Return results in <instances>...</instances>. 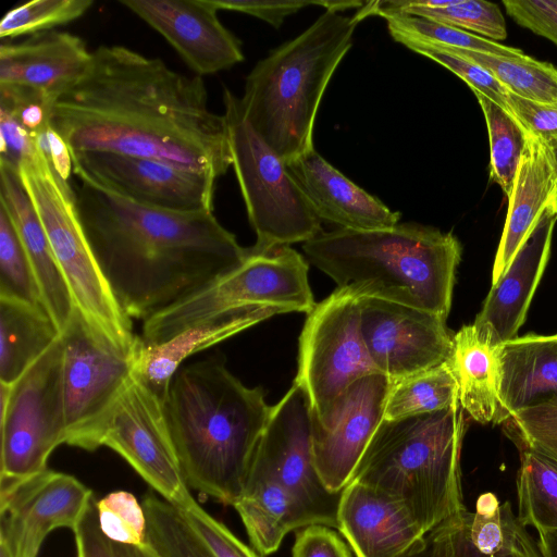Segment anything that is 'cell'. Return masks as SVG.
Returning a JSON list of instances; mask_svg holds the SVG:
<instances>
[{
  "label": "cell",
  "instance_id": "obj_1",
  "mask_svg": "<svg viewBox=\"0 0 557 557\" xmlns=\"http://www.w3.org/2000/svg\"><path fill=\"white\" fill-rule=\"evenodd\" d=\"M51 125L71 152L156 159L213 180L232 166L224 115L201 76L124 46L92 51L85 74L54 101Z\"/></svg>",
  "mask_w": 557,
  "mask_h": 557
},
{
  "label": "cell",
  "instance_id": "obj_2",
  "mask_svg": "<svg viewBox=\"0 0 557 557\" xmlns=\"http://www.w3.org/2000/svg\"><path fill=\"white\" fill-rule=\"evenodd\" d=\"M79 219L120 307L146 321L238 268L248 255L213 211L139 205L87 181Z\"/></svg>",
  "mask_w": 557,
  "mask_h": 557
},
{
  "label": "cell",
  "instance_id": "obj_3",
  "mask_svg": "<svg viewBox=\"0 0 557 557\" xmlns=\"http://www.w3.org/2000/svg\"><path fill=\"white\" fill-rule=\"evenodd\" d=\"M163 405L188 487L233 506L272 409L263 389L247 387L212 356L182 366Z\"/></svg>",
  "mask_w": 557,
  "mask_h": 557
},
{
  "label": "cell",
  "instance_id": "obj_4",
  "mask_svg": "<svg viewBox=\"0 0 557 557\" xmlns=\"http://www.w3.org/2000/svg\"><path fill=\"white\" fill-rule=\"evenodd\" d=\"M302 248L337 287L444 320L449 314L462 251L451 232L412 222L369 231L336 228L322 231Z\"/></svg>",
  "mask_w": 557,
  "mask_h": 557
},
{
  "label": "cell",
  "instance_id": "obj_5",
  "mask_svg": "<svg viewBox=\"0 0 557 557\" xmlns=\"http://www.w3.org/2000/svg\"><path fill=\"white\" fill-rule=\"evenodd\" d=\"M361 18L325 10L306 30L260 60L240 98L252 128L285 163L313 149L326 86L352 45Z\"/></svg>",
  "mask_w": 557,
  "mask_h": 557
},
{
  "label": "cell",
  "instance_id": "obj_6",
  "mask_svg": "<svg viewBox=\"0 0 557 557\" xmlns=\"http://www.w3.org/2000/svg\"><path fill=\"white\" fill-rule=\"evenodd\" d=\"M460 405L383 420L351 480L406 503L425 534L466 510L461 447L466 431Z\"/></svg>",
  "mask_w": 557,
  "mask_h": 557
},
{
  "label": "cell",
  "instance_id": "obj_7",
  "mask_svg": "<svg viewBox=\"0 0 557 557\" xmlns=\"http://www.w3.org/2000/svg\"><path fill=\"white\" fill-rule=\"evenodd\" d=\"M17 173L46 231L74 305L121 348L133 351L138 336L120 307L87 239L72 185L63 182L37 151Z\"/></svg>",
  "mask_w": 557,
  "mask_h": 557
},
{
  "label": "cell",
  "instance_id": "obj_8",
  "mask_svg": "<svg viewBox=\"0 0 557 557\" xmlns=\"http://www.w3.org/2000/svg\"><path fill=\"white\" fill-rule=\"evenodd\" d=\"M306 259L289 246L248 248L245 261L194 295L143 324L147 344L163 343L185 329L224 313L258 310L270 317L310 312L315 306Z\"/></svg>",
  "mask_w": 557,
  "mask_h": 557
},
{
  "label": "cell",
  "instance_id": "obj_9",
  "mask_svg": "<svg viewBox=\"0 0 557 557\" xmlns=\"http://www.w3.org/2000/svg\"><path fill=\"white\" fill-rule=\"evenodd\" d=\"M223 102L232 166L257 236L250 248L265 251L313 238L322 232L321 220L286 163L252 128L240 98L226 87Z\"/></svg>",
  "mask_w": 557,
  "mask_h": 557
},
{
  "label": "cell",
  "instance_id": "obj_10",
  "mask_svg": "<svg viewBox=\"0 0 557 557\" xmlns=\"http://www.w3.org/2000/svg\"><path fill=\"white\" fill-rule=\"evenodd\" d=\"M0 490H5L48 469L51 453L66 444L61 338L13 384L0 383Z\"/></svg>",
  "mask_w": 557,
  "mask_h": 557
},
{
  "label": "cell",
  "instance_id": "obj_11",
  "mask_svg": "<svg viewBox=\"0 0 557 557\" xmlns=\"http://www.w3.org/2000/svg\"><path fill=\"white\" fill-rule=\"evenodd\" d=\"M60 338L66 444L94 451L102 446L109 416L134 373V350L117 346L76 307Z\"/></svg>",
  "mask_w": 557,
  "mask_h": 557
},
{
  "label": "cell",
  "instance_id": "obj_12",
  "mask_svg": "<svg viewBox=\"0 0 557 557\" xmlns=\"http://www.w3.org/2000/svg\"><path fill=\"white\" fill-rule=\"evenodd\" d=\"M360 298L349 288L336 287L308 312L299 336L294 382L307 392L318 418L355 381L380 373L361 335Z\"/></svg>",
  "mask_w": 557,
  "mask_h": 557
},
{
  "label": "cell",
  "instance_id": "obj_13",
  "mask_svg": "<svg viewBox=\"0 0 557 557\" xmlns=\"http://www.w3.org/2000/svg\"><path fill=\"white\" fill-rule=\"evenodd\" d=\"M247 478L278 483L304 508L312 524L337 529L342 492H330L318 474L312 451V407L298 383L294 382L272 406Z\"/></svg>",
  "mask_w": 557,
  "mask_h": 557
},
{
  "label": "cell",
  "instance_id": "obj_14",
  "mask_svg": "<svg viewBox=\"0 0 557 557\" xmlns=\"http://www.w3.org/2000/svg\"><path fill=\"white\" fill-rule=\"evenodd\" d=\"M101 445L119 454L177 509L196 502L172 443L163 399L135 373L109 416Z\"/></svg>",
  "mask_w": 557,
  "mask_h": 557
},
{
  "label": "cell",
  "instance_id": "obj_15",
  "mask_svg": "<svg viewBox=\"0 0 557 557\" xmlns=\"http://www.w3.org/2000/svg\"><path fill=\"white\" fill-rule=\"evenodd\" d=\"M73 173L133 202L171 211H213L215 180L156 159L71 152Z\"/></svg>",
  "mask_w": 557,
  "mask_h": 557
},
{
  "label": "cell",
  "instance_id": "obj_16",
  "mask_svg": "<svg viewBox=\"0 0 557 557\" xmlns=\"http://www.w3.org/2000/svg\"><path fill=\"white\" fill-rule=\"evenodd\" d=\"M360 329L367 351L391 381L448 360L453 336L432 312L377 298H360Z\"/></svg>",
  "mask_w": 557,
  "mask_h": 557
},
{
  "label": "cell",
  "instance_id": "obj_17",
  "mask_svg": "<svg viewBox=\"0 0 557 557\" xmlns=\"http://www.w3.org/2000/svg\"><path fill=\"white\" fill-rule=\"evenodd\" d=\"M391 380L382 373L362 376L350 384L326 413L312 414L314 466L324 486L343 492L372 436L384 420Z\"/></svg>",
  "mask_w": 557,
  "mask_h": 557
},
{
  "label": "cell",
  "instance_id": "obj_18",
  "mask_svg": "<svg viewBox=\"0 0 557 557\" xmlns=\"http://www.w3.org/2000/svg\"><path fill=\"white\" fill-rule=\"evenodd\" d=\"M92 498L78 479L50 469L0 490V543L13 557H37L50 532L75 530Z\"/></svg>",
  "mask_w": 557,
  "mask_h": 557
},
{
  "label": "cell",
  "instance_id": "obj_19",
  "mask_svg": "<svg viewBox=\"0 0 557 557\" xmlns=\"http://www.w3.org/2000/svg\"><path fill=\"white\" fill-rule=\"evenodd\" d=\"M157 30L198 76L244 60L240 41L219 20L211 0H122Z\"/></svg>",
  "mask_w": 557,
  "mask_h": 557
},
{
  "label": "cell",
  "instance_id": "obj_20",
  "mask_svg": "<svg viewBox=\"0 0 557 557\" xmlns=\"http://www.w3.org/2000/svg\"><path fill=\"white\" fill-rule=\"evenodd\" d=\"M425 539L426 557H544L510 503L493 493L480 495L473 512L453 516Z\"/></svg>",
  "mask_w": 557,
  "mask_h": 557
},
{
  "label": "cell",
  "instance_id": "obj_21",
  "mask_svg": "<svg viewBox=\"0 0 557 557\" xmlns=\"http://www.w3.org/2000/svg\"><path fill=\"white\" fill-rule=\"evenodd\" d=\"M92 52L69 32L50 30L0 47V87L38 96L50 103L87 71Z\"/></svg>",
  "mask_w": 557,
  "mask_h": 557
},
{
  "label": "cell",
  "instance_id": "obj_22",
  "mask_svg": "<svg viewBox=\"0 0 557 557\" xmlns=\"http://www.w3.org/2000/svg\"><path fill=\"white\" fill-rule=\"evenodd\" d=\"M337 530L356 557H403L426 536L406 503L355 480L342 492Z\"/></svg>",
  "mask_w": 557,
  "mask_h": 557
},
{
  "label": "cell",
  "instance_id": "obj_23",
  "mask_svg": "<svg viewBox=\"0 0 557 557\" xmlns=\"http://www.w3.org/2000/svg\"><path fill=\"white\" fill-rule=\"evenodd\" d=\"M556 221L548 208L505 273L492 284L473 322L496 346L518 337L549 258Z\"/></svg>",
  "mask_w": 557,
  "mask_h": 557
},
{
  "label": "cell",
  "instance_id": "obj_24",
  "mask_svg": "<svg viewBox=\"0 0 557 557\" xmlns=\"http://www.w3.org/2000/svg\"><path fill=\"white\" fill-rule=\"evenodd\" d=\"M286 168L321 221L355 231L388 228L399 222V212L348 180L314 148Z\"/></svg>",
  "mask_w": 557,
  "mask_h": 557
},
{
  "label": "cell",
  "instance_id": "obj_25",
  "mask_svg": "<svg viewBox=\"0 0 557 557\" xmlns=\"http://www.w3.org/2000/svg\"><path fill=\"white\" fill-rule=\"evenodd\" d=\"M499 391L493 424L557 397V338L528 334L499 346Z\"/></svg>",
  "mask_w": 557,
  "mask_h": 557
},
{
  "label": "cell",
  "instance_id": "obj_26",
  "mask_svg": "<svg viewBox=\"0 0 557 557\" xmlns=\"http://www.w3.org/2000/svg\"><path fill=\"white\" fill-rule=\"evenodd\" d=\"M0 206L9 214L25 248L42 304L62 332L75 307L71 292L17 171L4 163H0Z\"/></svg>",
  "mask_w": 557,
  "mask_h": 557
},
{
  "label": "cell",
  "instance_id": "obj_27",
  "mask_svg": "<svg viewBox=\"0 0 557 557\" xmlns=\"http://www.w3.org/2000/svg\"><path fill=\"white\" fill-rule=\"evenodd\" d=\"M269 318L262 311L242 310L196 323L160 344H147L138 336L134 373L164 399L173 375L185 359Z\"/></svg>",
  "mask_w": 557,
  "mask_h": 557
},
{
  "label": "cell",
  "instance_id": "obj_28",
  "mask_svg": "<svg viewBox=\"0 0 557 557\" xmlns=\"http://www.w3.org/2000/svg\"><path fill=\"white\" fill-rule=\"evenodd\" d=\"M553 190V172L546 149L543 143L529 132L527 146L508 197V211L495 256L492 284L505 273L542 215L550 209Z\"/></svg>",
  "mask_w": 557,
  "mask_h": 557
},
{
  "label": "cell",
  "instance_id": "obj_29",
  "mask_svg": "<svg viewBox=\"0 0 557 557\" xmlns=\"http://www.w3.org/2000/svg\"><path fill=\"white\" fill-rule=\"evenodd\" d=\"M498 349L473 323L453 336L448 363L457 382L459 405L481 424L495 419L500 379Z\"/></svg>",
  "mask_w": 557,
  "mask_h": 557
},
{
  "label": "cell",
  "instance_id": "obj_30",
  "mask_svg": "<svg viewBox=\"0 0 557 557\" xmlns=\"http://www.w3.org/2000/svg\"><path fill=\"white\" fill-rule=\"evenodd\" d=\"M60 335L44 305L0 296V383L13 384Z\"/></svg>",
  "mask_w": 557,
  "mask_h": 557
},
{
  "label": "cell",
  "instance_id": "obj_31",
  "mask_svg": "<svg viewBox=\"0 0 557 557\" xmlns=\"http://www.w3.org/2000/svg\"><path fill=\"white\" fill-rule=\"evenodd\" d=\"M233 507L243 521L252 548L261 556L276 552L288 532L312 524L293 495L269 480L247 478Z\"/></svg>",
  "mask_w": 557,
  "mask_h": 557
},
{
  "label": "cell",
  "instance_id": "obj_32",
  "mask_svg": "<svg viewBox=\"0 0 557 557\" xmlns=\"http://www.w3.org/2000/svg\"><path fill=\"white\" fill-rule=\"evenodd\" d=\"M362 17L395 12L432 20L491 40L507 37L505 17L496 3L483 0L370 1L360 9Z\"/></svg>",
  "mask_w": 557,
  "mask_h": 557
},
{
  "label": "cell",
  "instance_id": "obj_33",
  "mask_svg": "<svg viewBox=\"0 0 557 557\" xmlns=\"http://www.w3.org/2000/svg\"><path fill=\"white\" fill-rule=\"evenodd\" d=\"M519 450L517 473L518 520L534 530H557V462L515 442Z\"/></svg>",
  "mask_w": 557,
  "mask_h": 557
},
{
  "label": "cell",
  "instance_id": "obj_34",
  "mask_svg": "<svg viewBox=\"0 0 557 557\" xmlns=\"http://www.w3.org/2000/svg\"><path fill=\"white\" fill-rule=\"evenodd\" d=\"M459 405L458 386L448 360L391 381L384 420L430 413Z\"/></svg>",
  "mask_w": 557,
  "mask_h": 557
},
{
  "label": "cell",
  "instance_id": "obj_35",
  "mask_svg": "<svg viewBox=\"0 0 557 557\" xmlns=\"http://www.w3.org/2000/svg\"><path fill=\"white\" fill-rule=\"evenodd\" d=\"M440 47L481 65L509 92L535 103L557 107V67L552 63L525 54L507 58Z\"/></svg>",
  "mask_w": 557,
  "mask_h": 557
},
{
  "label": "cell",
  "instance_id": "obj_36",
  "mask_svg": "<svg viewBox=\"0 0 557 557\" xmlns=\"http://www.w3.org/2000/svg\"><path fill=\"white\" fill-rule=\"evenodd\" d=\"M485 117L490 140V175L508 198L529 132L506 108L473 91Z\"/></svg>",
  "mask_w": 557,
  "mask_h": 557
},
{
  "label": "cell",
  "instance_id": "obj_37",
  "mask_svg": "<svg viewBox=\"0 0 557 557\" xmlns=\"http://www.w3.org/2000/svg\"><path fill=\"white\" fill-rule=\"evenodd\" d=\"M377 15L386 20L388 32L394 39L409 37L443 47L498 57L519 58L524 55L521 49L432 20L395 12H381Z\"/></svg>",
  "mask_w": 557,
  "mask_h": 557
},
{
  "label": "cell",
  "instance_id": "obj_38",
  "mask_svg": "<svg viewBox=\"0 0 557 557\" xmlns=\"http://www.w3.org/2000/svg\"><path fill=\"white\" fill-rule=\"evenodd\" d=\"M147 541L161 557H210L183 512L153 492L143 499Z\"/></svg>",
  "mask_w": 557,
  "mask_h": 557
},
{
  "label": "cell",
  "instance_id": "obj_39",
  "mask_svg": "<svg viewBox=\"0 0 557 557\" xmlns=\"http://www.w3.org/2000/svg\"><path fill=\"white\" fill-rule=\"evenodd\" d=\"M0 296L44 305L25 248L2 206H0Z\"/></svg>",
  "mask_w": 557,
  "mask_h": 557
},
{
  "label": "cell",
  "instance_id": "obj_40",
  "mask_svg": "<svg viewBox=\"0 0 557 557\" xmlns=\"http://www.w3.org/2000/svg\"><path fill=\"white\" fill-rule=\"evenodd\" d=\"M91 0H33L10 10L0 22V37L36 35L79 18Z\"/></svg>",
  "mask_w": 557,
  "mask_h": 557
},
{
  "label": "cell",
  "instance_id": "obj_41",
  "mask_svg": "<svg viewBox=\"0 0 557 557\" xmlns=\"http://www.w3.org/2000/svg\"><path fill=\"white\" fill-rule=\"evenodd\" d=\"M96 506L99 527L108 539L128 545H144L147 542L145 509L132 493H109L97 499Z\"/></svg>",
  "mask_w": 557,
  "mask_h": 557
},
{
  "label": "cell",
  "instance_id": "obj_42",
  "mask_svg": "<svg viewBox=\"0 0 557 557\" xmlns=\"http://www.w3.org/2000/svg\"><path fill=\"white\" fill-rule=\"evenodd\" d=\"M394 40L406 46L413 52L440 63L465 81L472 91L480 92L509 110L506 102L508 90L492 73L472 60L426 41L409 37H397Z\"/></svg>",
  "mask_w": 557,
  "mask_h": 557
},
{
  "label": "cell",
  "instance_id": "obj_43",
  "mask_svg": "<svg viewBox=\"0 0 557 557\" xmlns=\"http://www.w3.org/2000/svg\"><path fill=\"white\" fill-rule=\"evenodd\" d=\"M507 436L557 462V397L517 411L505 423Z\"/></svg>",
  "mask_w": 557,
  "mask_h": 557
},
{
  "label": "cell",
  "instance_id": "obj_44",
  "mask_svg": "<svg viewBox=\"0 0 557 557\" xmlns=\"http://www.w3.org/2000/svg\"><path fill=\"white\" fill-rule=\"evenodd\" d=\"M96 497L73 531L76 557H161L147 541L144 545H128L108 539L98 521Z\"/></svg>",
  "mask_w": 557,
  "mask_h": 557
},
{
  "label": "cell",
  "instance_id": "obj_45",
  "mask_svg": "<svg viewBox=\"0 0 557 557\" xmlns=\"http://www.w3.org/2000/svg\"><path fill=\"white\" fill-rule=\"evenodd\" d=\"M181 511L210 557H262L197 502Z\"/></svg>",
  "mask_w": 557,
  "mask_h": 557
},
{
  "label": "cell",
  "instance_id": "obj_46",
  "mask_svg": "<svg viewBox=\"0 0 557 557\" xmlns=\"http://www.w3.org/2000/svg\"><path fill=\"white\" fill-rule=\"evenodd\" d=\"M503 5L519 26L557 46V0H504Z\"/></svg>",
  "mask_w": 557,
  "mask_h": 557
},
{
  "label": "cell",
  "instance_id": "obj_47",
  "mask_svg": "<svg viewBox=\"0 0 557 557\" xmlns=\"http://www.w3.org/2000/svg\"><path fill=\"white\" fill-rule=\"evenodd\" d=\"M293 557H352L351 548L334 528L313 523L295 534Z\"/></svg>",
  "mask_w": 557,
  "mask_h": 557
},
{
  "label": "cell",
  "instance_id": "obj_48",
  "mask_svg": "<svg viewBox=\"0 0 557 557\" xmlns=\"http://www.w3.org/2000/svg\"><path fill=\"white\" fill-rule=\"evenodd\" d=\"M218 10L235 11L256 16L278 28L285 17L308 5L326 7V0H211Z\"/></svg>",
  "mask_w": 557,
  "mask_h": 557
},
{
  "label": "cell",
  "instance_id": "obj_49",
  "mask_svg": "<svg viewBox=\"0 0 557 557\" xmlns=\"http://www.w3.org/2000/svg\"><path fill=\"white\" fill-rule=\"evenodd\" d=\"M506 102L510 112L541 141L557 137V107L535 103L509 91Z\"/></svg>",
  "mask_w": 557,
  "mask_h": 557
},
{
  "label": "cell",
  "instance_id": "obj_50",
  "mask_svg": "<svg viewBox=\"0 0 557 557\" xmlns=\"http://www.w3.org/2000/svg\"><path fill=\"white\" fill-rule=\"evenodd\" d=\"M0 163H4L17 171L24 160L38 151L33 135L4 110H0Z\"/></svg>",
  "mask_w": 557,
  "mask_h": 557
},
{
  "label": "cell",
  "instance_id": "obj_51",
  "mask_svg": "<svg viewBox=\"0 0 557 557\" xmlns=\"http://www.w3.org/2000/svg\"><path fill=\"white\" fill-rule=\"evenodd\" d=\"M35 145L48 161L54 173L66 184L72 185L73 160L69 146L59 133L48 126L35 137Z\"/></svg>",
  "mask_w": 557,
  "mask_h": 557
},
{
  "label": "cell",
  "instance_id": "obj_52",
  "mask_svg": "<svg viewBox=\"0 0 557 557\" xmlns=\"http://www.w3.org/2000/svg\"><path fill=\"white\" fill-rule=\"evenodd\" d=\"M543 143V141H542ZM552 166L554 190L550 201V210L557 214V137L543 143Z\"/></svg>",
  "mask_w": 557,
  "mask_h": 557
},
{
  "label": "cell",
  "instance_id": "obj_53",
  "mask_svg": "<svg viewBox=\"0 0 557 557\" xmlns=\"http://www.w3.org/2000/svg\"><path fill=\"white\" fill-rule=\"evenodd\" d=\"M537 543L544 557H557V530H535Z\"/></svg>",
  "mask_w": 557,
  "mask_h": 557
},
{
  "label": "cell",
  "instance_id": "obj_54",
  "mask_svg": "<svg viewBox=\"0 0 557 557\" xmlns=\"http://www.w3.org/2000/svg\"><path fill=\"white\" fill-rule=\"evenodd\" d=\"M426 552H428L426 539L424 537L421 542H419L414 547H412L403 557H426Z\"/></svg>",
  "mask_w": 557,
  "mask_h": 557
},
{
  "label": "cell",
  "instance_id": "obj_55",
  "mask_svg": "<svg viewBox=\"0 0 557 557\" xmlns=\"http://www.w3.org/2000/svg\"><path fill=\"white\" fill-rule=\"evenodd\" d=\"M0 557H13L9 548L3 543H0Z\"/></svg>",
  "mask_w": 557,
  "mask_h": 557
},
{
  "label": "cell",
  "instance_id": "obj_56",
  "mask_svg": "<svg viewBox=\"0 0 557 557\" xmlns=\"http://www.w3.org/2000/svg\"><path fill=\"white\" fill-rule=\"evenodd\" d=\"M555 337L557 338V334H555Z\"/></svg>",
  "mask_w": 557,
  "mask_h": 557
},
{
  "label": "cell",
  "instance_id": "obj_57",
  "mask_svg": "<svg viewBox=\"0 0 557 557\" xmlns=\"http://www.w3.org/2000/svg\"><path fill=\"white\" fill-rule=\"evenodd\" d=\"M556 218H557V214H556Z\"/></svg>",
  "mask_w": 557,
  "mask_h": 557
}]
</instances>
